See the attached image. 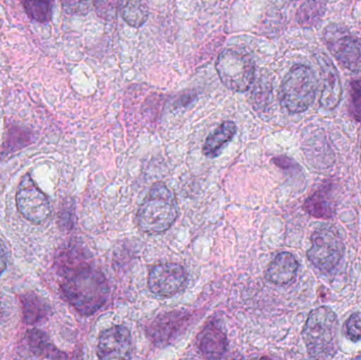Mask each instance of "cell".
Wrapping results in <instances>:
<instances>
[{"label": "cell", "mask_w": 361, "mask_h": 360, "mask_svg": "<svg viewBox=\"0 0 361 360\" xmlns=\"http://www.w3.org/2000/svg\"><path fill=\"white\" fill-rule=\"evenodd\" d=\"M121 13H122L123 18L128 25H130L131 27H139L147 20L149 11H148V6L143 2L129 1L123 6Z\"/></svg>", "instance_id": "obj_21"}, {"label": "cell", "mask_w": 361, "mask_h": 360, "mask_svg": "<svg viewBox=\"0 0 361 360\" xmlns=\"http://www.w3.org/2000/svg\"><path fill=\"white\" fill-rule=\"evenodd\" d=\"M19 213L34 224H42L51 216L48 197L36 185L30 175H25L19 184L16 194Z\"/></svg>", "instance_id": "obj_8"}, {"label": "cell", "mask_w": 361, "mask_h": 360, "mask_svg": "<svg viewBox=\"0 0 361 360\" xmlns=\"http://www.w3.org/2000/svg\"><path fill=\"white\" fill-rule=\"evenodd\" d=\"M23 319L27 325H35L46 318L48 308L46 304L34 293H27L21 296Z\"/></svg>", "instance_id": "obj_19"}, {"label": "cell", "mask_w": 361, "mask_h": 360, "mask_svg": "<svg viewBox=\"0 0 361 360\" xmlns=\"http://www.w3.org/2000/svg\"><path fill=\"white\" fill-rule=\"evenodd\" d=\"M317 92L315 72L305 65H296L286 74L280 89L281 105L290 113H300L311 107Z\"/></svg>", "instance_id": "obj_4"}, {"label": "cell", "mask_w": 361, "mask_h": 360, "mask_svg": "<svg viewBox=\"0 0 361 360\" xmlns=\"http://www.w3.org/2000/svg\"><path fill=\"white\" fill-rule=\"evenodd\" d=\"M27 337L30 348L37 356L54 360L67 359V355L59 351L44 332L37 329L30 330Z\"/></svg>", "instance_id": "obj_18"}, {"label": "cell", "mask_w": 361, "mask_h": 360, "mask_svg": "<svg viewBox=\"0 0 361 360\" xmlns=\"http://www.w3.org/2000/svg\"><path fill=\"white\" fill-rule=\"evenodd\" d=\"M237 133V126L231 120H226L219 125L206 139L203 146V154L214 159L220 156L223 147L231 141Z\"/></svg>", "instance_id": "obj_17"}, {"label": "cell", "mask_w": 361, "mask_h": 360, "mask_svg": "<svg viewBox=\"0 0 361 360\" xmlns=\"http://www.w3.org/2000/svg\"><path fill=\"white\" fill-rule=\"evenodd\" d=\"M25 13L30 18L39 23L50 20L52 13V2L50 1H25L23 2Z\"/></svg>", "instance_id": "obj_22"}, {"label": "cell", "mask_w": 361, "mask_h": 360, "mask_svg": "<svg viewBox=\"0 0 361 360\" xmlns=\"http://www.w3.org/2000/svg\"><path fill=\"white\" fill-rule=\"evenodd\" d=\"M4 306H2L1 299H0V319H1L2 317H4Z\"/></svg>", "instance_id": "obj_29"}, {"label": "cell", "mask_w": 361, "mask_h": 360, "mask_svg": "<svg viewBox=\"0 0 361 360\" xmlns=\"http://www.w3.org/2000/svg\"><path fill=\"white\" fill-rule=\"evenodd\" d=\"M184 360H201V359H195V357H193V359H184Z\"/></svg>", "instance_id": "obj_32"}, {"label": "cell", "mask_w": 361, "mask_h": 360, "mask_svg": "<svg viewBox=\"0 0 361 360\" xmlns=\"http://www.w3.org/2000/svg\"><path fill=\"white\" fill-rule=\"evenodd\" d=\"M61 291L80 315L90 316L107 302L109 285L103 273L88 266L66 277Z\"/></svg>", "instance_id": "obj_1"}, {"label": "cell", "mask_w": 361, "mask_h": 360, "mask_svg": "<svg viewBox=\"0 0 361 360\" xmlns=\"http://www.w3.org/2000/svg\"><path fill=\"white\" fill-rule=\"evenodd\" d=\"M179 217V206L173 192L163 182L152 185L137 211V225L148 235L167 232Z\"/></svg>", "instance_id": "obj_2"}, {"label": "cell", "mask_w": 361, "mask_h": 360, "mask_svg": "<svg viewBox=\"0 0 361 360\" xmlns=\"http://www.w3.org/2000/svg\"><path fill=\"white\" fill-rule=\"evenodd\" d=\"M271 86L267 80L264 82V78H261L259 84L255 87L252 91V105L257 110L264 109L269 104V99L271 97Z\"/></svg>", "instance_id": "obj_23"}, {"label": "cell", "mask_w": 361, "mask_h": 360, "mask_svg": "<svg viewBox=\"0 0 361 360\" xmlns=\"http://www.w3.org/2000/svg\"><path fill=\"white\" fill-rule=\"evenodd\" d=\"M345 254V244L341 235L332 228H320L312 235V247L307 258L322 272L336 268Z\"/></svg>", "instance_id": "obj_6"}, {"label": "cell", "mask_w": 361, "mask_h": 360, "mask_svg": "<svg viewBox=\"0 0 361 360\" xmlns=\"http://www.w3.org/2000/svg\"><path fill=\"white\" fill-rule=\"evenodd\" d=\"M350 113L357 122H361V78L351 85V99H350Z\"/></svg>", "instance_id": "obj_24"}, {"label": "cell", "mask_w": 361, "mask_h": 360, "mask_svg": "<svg viewBox=\"0 0 361 360\" xmlns=\"http://www.w3.org/2000/svg\"><path fill=\"white\" fill-rule=\"evenodd\" d=\"M95 10L97 14L105 19H112L116 16L118 13V6H121V2L118 1H97L94 4Z\"/></svg>", "instance_id": "obj_26"}, {"label": "cell", "mask_w": 361, "mask_h": 360, "mask_svg": "<svg viewBox=\"0 0 361 360\" xmlns=\"http://www.w3.org/2000/svg\"><path fill=\"white\" fill-rule=\"evenodd\" d=\"M6 262H8V256H6V247L0 240V276L6 271Z\"/></svg>", "instance_id": "obj_27"}, {"label": "cell", "mask_w": 361, "mask_h": 360, "mask_svg": "<svg viewBox=\"0 0 361 360\" xmlns=\"http://www.w3.org/2000/svg\"><path fill=\"white\" fill-rule=\"evenodd\" d=\"M338 321L334 311L320 306L310 313L303 329L302 336L311 357L316 360H328L337 351Z\"/></svg>", "instance_id": "obj_3"}, {"label": "cell", "mask_w": 361, "mask_h": 360, "mask_svg": "<svg viewBox=\"0 0 361 360\" xmlns=\"http://www.w3.org/2000/svg\"><path fill=\"white\" fill-rule=\"evenodd\" d=\"M298 268L299 263L294 255L286 252L278 254L267 268V280L274 285H288L296 276Z\"/></svg>", "instance_id": "obj_15"}, {"label": "cell", "mask_w": 361, "mask_h": 360, "mask_svg": "<svg viewBox=\"0 0 361 360\" xmlns=\"http://www.w3.org/2000/svg\"><path fill=\"white\" fill-rule=\"evenodd\" d=\"M216 69L222 84L235 92H246L252 87L256 74V66L250 55L233 49L220 53Z\"/></svg>", "instance_id": "obj_5"}, {"label": "cell", "mask_w": 361, "mask_h": 360, "mask_svg": "<svg viewBox=\"0 0 361 360\" xmlns=\"http://www.w3.org/2000/svg\"><path fill=\"white\" fill-rule=\"evenodd\" d=\"M195 95L192 94V93H189V94L183 95L182 97L178 101V104H179L180 107H184V106L188 105L193 99H195Z\"/></svg>", "instance_id": "obj_28"}, {"label": "cell", "mask_w": 361, "mask_h": 360, "mask_svg": "<svg viewBox=\"0 0 361 360\" xmlns=\"http://www.w3.org/2000/svg\"><path fill=\"white\" fill-rule=\"evenodd\" d=\"M326 46L341 66L350 71H361V40L341 25H331L324 34Z\"/></svg>", "instance_id": "obj_7"}, {"label": "cell", "mask_w": 361, "mask_h": 360, "mask_svg": "<svg viewBox=\"0 0 361 360\" xmlns=\"http://www.w3.org/2000/svg\"><path fill=\"white\" fill-rule=\"evenodd\" d=\"M345 335L353 342L361 340V313L356 312L348 318L345 325Z\"/></svg>", "instance_id": "obj_25"}, {"label": "cell", "mask_w": 361, "mask_h": 360, "mask_svg": "<svg viewBox=\"0 0 361 360\" xmlns=\"http://www.w3.org/2000/svg\"><path fill=\"white\" fill-rule=\"evenodd\" d=\"M326 4L322 2H305L301 4L297 13V20L301 27H315L324 16Z\"/></svg>", "instance_id": "obj_20"}, {"label": "cell", "mask_w": 361, "mask_h": 360, "mask_svg": "<svg viewBox=\"0 0 361 360\" xmlns=\"http://www.w3.org/2000/svg\"><path fill=\"white\" fill-rule=\"evenodd\" d=\"M197 348L207 360H221L227 348V338L219 325L212 323L204 328L197 340Z\"/></svg>", "instance_id": "obj_13"}, {"label": "cell", "mask_w": 361, "mask_h": 360, "mask_svg": "<svg viewBox=\"0 0 361 360\" xmlns=\"http://www.w3.org/2000/svg\"><path fill=\"white\" fill-rule=\"evenodd\" d=\"M259 360H273V359H269V357H261V359Z\"/></svg>", "instance_id": "obj_31"}, {"label": "cell", "mask_w": 361, "mask_h": 360, "mask_svg": "<svg viewBox=\"0 0 361 360\" xmlns=\"http://www.w3.org/2000/svg\"><path fill=\"white\" fill-rule=\"evenodd\" d=\"M97 353L99 360H130L133 340L129 330L123 325H114L102 332Z\"/></svg>", "instance_id": "obj_10"}, {"label": "cell", "mask_w": 361, "mask_h": 360, "mask_svg": "<svg viewBox=\"0 0 361 360\" xmlns=\"http://www.w3.org/2000/svg\"><path fill=\"white\" fill-rule=\"evenodd\" d=\"M322 75L320 105L326 110H333L338 106L341 99V82L334 63L324 54L317 55Z\"/></svg>", "instance_id": "obj_11"}, {"label": "cell", "mask_w": 361, "mask_h": 360, "mask_svg": "<svg viewBox=\"0 0 361 360\" xmlns=\"http://www.w3.org/2000/svg\"><path fill=\"white\" fill-rule=\"evenodd\" d=\"M352 360H361V353H360L357 356L354 357V359Z\"/></svg>", "instance_id": "obj_30"}, {"label": "cell", "mask_w": 361, "mask_h": 360, "mask_svg": "<svg viewBox=\"0 0 361 360\" xmlns=\"http://www.w3.org/2000/svg\"><path fill=\"white\" fill-rule=\"evenodd\" d=\"M88 254L78 245H68L57 255L56 266L61 276L68 277L78 271L88 268Z\"/></svg>", "instance_id": "obj_16"}, {"label": "cell", "mask_w": 361, "mask_h": 360, "mask_svg": "<svg viewBox=\"0 0 361 360\" xmlns=\"http://www.w3.org/2000/svg\"><path fill=\"white\" fill-rule=\"evenodd\" d=\"M187 273L177 263H162L154 266L148 276V287L159 297H173L186 285Z\"/></svg>", "instance_id": "obj_9"}, {"label": "cell", "mask_w": 361, "mask_h": 360, "mask_svg": "<svg viewBox=\"0 0 361 360\" xmlns=\"http://www.w3.org/2000/svg\"><path fill=\"white\" fill-rule=\"evenodd\" d=\"M189 315L184 312H171L158 317L148 328V335L158 346L164 347L179 335L187 325Z\"/></svg>", "instance_id": "obj_12"}, {"label": "cell", "mask_w": 361, "mask_h": 360, "mask_svg": "<svg viewBox=\"0 0 361 360\" xmlns=\"http://www.w3.org/2000/svg\"><path fill=\"white\" fill-rule=\"evenodd\" d=\"M335 206L336 203L331 184L319 187L305 203V211L318 219H331L334 216Z\"/></svg>", "instance_id": "obj_14"}]
</instances>
